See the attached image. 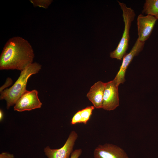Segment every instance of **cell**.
<instances>
[{
	"label": "cell",
	"instance_id": "cell-9",
	"mask_svg": "<svg viewBox=\"0 0 158 158\" xmlns=\"http://www.w3.org/2000/svg\"><path fill=\"white\" fill-rule=\"evenodd\" d=\"M94 158H129L120 147L109 143L99 145L95 149Z\"/></svg>",
	"mask_w": 158,
	"mask_h": 158
},
{
	"label": "cell",
	"instance_id": "cell-2",
	"mask_svg": "<svg viewBox=\"0 0 158 158\" xmlns=\"http://www.w3.org/2000/svg\"><path fill=\"white\" fill-rule=\"evenodd\" d=\"M42 66L36 62L32 63L21 71L20 75L13 85L0 92V99L6 102V108L15 105L20 97L27 91L26 87L29 78L41 69Z\"/></svg>",
	"mask_w": 158,
	"mask_h": 158
},
{
	"label": "cell",
	"instance_id": "cell-13",
	"mask_svg": "<svg viewBox=\"0 0 158 158\" xmlns=\"http://www.w3.org/2000/svg\"><path fill=\"white\" fill-rule=\"evenodd\" d=\"M34 7H38L45 9L48 8L52 2L51 0H30Z\"/></svg>",
	"mask_w": 158,
	"mask_h": 158
},
{
	"label": "cell",
	"instance_id": "cell-12",
	"mask_svg": "<svg viewBox=\"0 0 158 158\" xmlns=\"http://www.w3.org/2000/svg\"><path fill=\"white\" fill-rule=\"evenodd\" d=\"M142 13L155 17L158 20V0H146Z\"/></svg>",
	"mask_w": 158,
	"mask_h": 158
},
{
	"label": "cell",
	"instance_id": "cell-15",
	"mask_svg": "<svg viewBox=\"0 0 158 158\" xmlns=\"http://www.w3.org/2000/svg\"><path fill=\"white\" fill-rule=\"evenodd\" d=\"M82 153L81 149H76L72 153L70 158H79Z\"/></svg>",
	"mask_w": 158,
	"mask_h": 158
},
{
	"label": "cell",
	"instance_id": "cell-3",
	"mask_svg": "<svg viewBox=\"0 0 158 158\" xmlns=\"http://www.w3.org/2000/svg\"><path fill=\"white\" fill-rule=\"evenodd\" d=\"M118 2L123 12L124 29L121 38L117 47L110 53V56L112 58L121 60L126 54V51L129 46L130 30L136 15L134 10L131 8L128 7L123 2Z\"/></svg>",
	"mask_w": 158,
	"mask_h": 158
},
{
	"label": "cell",
	"instance_id": "cell-17",
	"mask_svg": "<svg viewBox=\"0 0 158 158\" xmlns=\"http://www.w3.org/2000/svg\"><path fill=\"white\" fill-rule=\"evenodd\" d=\"M4 115L3 111L1 109L0 110V120L1 121L3 118Z\"/></svg>",
	"mask_w": 158,
	"mask_h": 158
},
{
	"label": "cell",
	"instance_id": "cell-7",
	"mask_svg": "<svg viewBox=\"0 0 158 158\" xmlns=\"http://www.w3.org/2000/svg\"><path fill=\"white\" fill-rule=\"evenodd\" d=\"M145 42L137 39L130 51L123 57L122 63L119 70L114 80L119 85L125 81V76L127 68L134 57L138 55L143 49Z\"/></svg>",
	"mask_w": 158,
	"mask_h": 158
},
{
	"label": "cell",
	"instance_id": "cell-1",
	"mask_svg": "<svg viewBox=\"0 0 158 158\" xmlns=\"http://www.w3.org/2000/svg\"><path fill=\"white\" fill-rule=\"evenodd\" d=\"M35 57L32 47L26 40L19 36L9 39L0 56V69L21 71L32 63Z\"/></svg>",
	"mask_w": 158,
	"mask_h": 158
},
{
	"label": "cell",
	"instance_id": "cell-4",
	"mask_svg": "<svg viewBox=\"0 0 158 158\" xmlns=\"http://www.w3.org/2000/svg\"><path fill=\"white\" fill-rule=\"evenodd\" d=\"M78 137L76 132L71 131L65 144L61 148L52 149L48 146L45 147L44 149L45 155L48 158H70Z\"/></svg>",
	"mask_w": 158,
	"mask_h": 158
},
{
	"label": "cell",
	"instance_id": "cell-14",
	"mask_svg": "<svg viewBox=\"0 0 158 158\" xmlns=\"http://www.w3.org/2000/svg\"><path fill=\"white\" fill-rule=\"evenodd\" d=\"M13 81L11 78H7L4 84L0 88V92L7 88V87L11 85Z\"/></svg>",
	"mask_w": 158,
	"mask_h": 158
},
{
	"label": "cell",
	"instance_id": "cell-10",
	"mask_svg": "<svg viewBox=\"0 0 158 158\" xmlns=\"http://www.w3.org/2000/svg\"><path fill=\"white\" fill-rule=\"evenodd\" d=\"M105 83L99 81L90 87L87 97L96 109L102 108Z\"/></svg>",
	"mask_w": 158,
	"mask_h": 158
},
{
	"label": "cell",
	"instance_id": "cell-5",
	"mask_svg": "<svg viewBox=\"0 0 158 158\" xmlns=\"http://www.w3.org/2000/svg\"><path fill=\"white\" fill-rule=\"evenodd\" d=\"M38 95V92L36 90H27L17 101L14 107V110L22 112L40 108L42 104Z\"/></svg>",
	"mask_w": 158,
	"mask_h": 158
},
{
	"label": "cell",
	"instance_id": "cell-11",
	"mask_svg": "<svg viewBox=\"0 0 158 158\" xmlns=\"http://www.w3.org/2000/svg\"><path fill=\"white\" fill-rule=\"evenodd\" d=\"M95 108L94 106H88L78 111L72 117L71 124L72 125L78 123L86 124L90 119Z\"/></svg>",
	"mask_w": 158,
	"mask_h": 158
},
{
	"label": "cell",
	"instance_id": "cell-16",
	"mask_svg": "<svg viewBox=\"0 0 158 158\" xmlns=\"http://www.w3.org/2000/svg\"><path fill=\"white\" fill-rule=\"evenodd\" d=\"M0 158H14V156L13 154L4 152L0 154Z\"/></svg>",
	"mask_w": 158,
	"mask_h": 158
},
{
	"label": "cell",
	"instance_id": "cell-8",
	"mask_svg": "<svg viewBox=\"0 0 158 158\" xmlns=\"http://www.w3.org/2000/svg\"><path fill=\"white\" fill-rule=\"evenodd\" d=\"M157 19L149 15L139 14L137 18V39L145 42L150 36Z\"/></svg>",
	"mask_w": 158,
	"mask_h": 158
},
{
	"label": "cell",
	"instance_id": "cell-6",
	"mask_svg": "<svg viewBox=\"0 0 158 158\" xmlns=\"http://www.w3.org/2000/svg\"><path fill=\"white\" fill-rule=\"evenodd\" d=\"M118 86L114 80L105 83L102 108L111 111L119 105Z\"/></svg>",
	"mask_w": 158,
	"mask_h": 158
}]
</instances>
